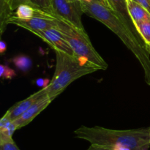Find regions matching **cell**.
Instances as JSON below:
<instances>
[{"label":"cell","mask_w":150,"mask_h":150,"mask_svg":"<svg viewBox=\"0 0 150 150\" xmlns=\"http://www.w3.org/2000/svg\"><path fill=\"white\" fill-rule=\"evenodd\" d=\"M83 13L102 23L120 38L140 62L144 72L145 81L150 85L149 53L137 37L122 21L115 12L99 2L80 1Z\"/></svg>","instance_id":"6da1fadb"},{"label":"cell","mask_w":150,"mask_h":150,"mask_svg":"<svg viewBox=\"0 0 150 150\" xmlns=\"http://www.w3.org/2000/svg\"><path fill=\"white\" fill-rule=\"evenodd\" d=\"M74 134L77 139L110 149L117 146H125L133 150H148L150 146L149 127L119 130L98 126H81L75 130Z\"/></svg>","instance_id":"7a4b0ae2"},{"label":"cell","mask_w":150,"mask_h":150,"mask_svg":"<svg viewBox=\"0 0 150 150\" xmlns=\"http://www.w3.org/2000/svg\"><path fill=\"white\" fill-rule=\"evenodd\" d=\"M55 72L47 86V93L51 100L55 99L76 79L100 70L84 59L61 51H55Z\"/></svg>","instance_id":"3957f363"},{"label":"cell","mask_w":150,"mask_h":150,"mask_svg":"<svg viewBox=\"0 0 150 150\" xmlns=\"http://www.w3.org/2000/svg\"><path fill=\"white\" fill-rule=\"evenodd\" d=\"M57 18L55 29L62 34L74 52L75 56L84 59L100 70H106L108 64L92 45L86 31L77 29L70 23Z\"/></svg>","instance_id":"277c9868"},{"label":"cell","mask_w":150,"mask_h":150,"mask_svg":"<svg viewBox=\"0 0 150 150\" xmlns=\"http://www.w3.org/2000/svg\"><path fill=\"white\" fill-rule=\"evenodd\" d=\"M51 3L54 15L77 29L85 31L81 21L83 12L79 0H51Z\"/></svg>","instance_id":"5b68a950"},{"label":"cell","mask_w":150,"mask_h":150,"mask_svg":"<svg viewBox=\"0 0 150 150\" xmlns=\"http://www.w3.org/2000/svg\"><path fill=\"white\" fill-rule=\"evenodd\" d=\"M9 23H13L19 27L27 29L30 32L33 31L45 30V29H56L57 26V18L54 15V17L52 18H40L33 17L31 18L22 19L18 18L15 16H11L8 20Z\"/></svg>","instance_id":"8992f818"},{"label":"cell","mask_w":150,"mask_h":150,"mask_svg":"<svg viewBox=\"0 0 150 150\" xmlns=\"http://www.w3.org/2000/svg\"><path fill=\"white\" fill-rule=\"evenodd\" d=\"M32 33L41 38L54 51H61L70 55L75 56L73 49L59 31L55 29H50L45 30L33 31Z\"/></svg>","instance_id":"52a82bcc"},{"label":"cell","mask_w":150,"mask_h":150,"mask_svg":"<svg viewBox=\"0 0 150 150\" xmlns=\"http://www.w3.org/2000/svg\"><path fill=\"white\" fill-rule=\"evenodd\" d=\"M52 101L53 100H51L48 97V94L38 100L21 117H19L18 118L13 121L16 129L18 130V129L23 127L24 126L29 124L37 116L39 115L45 108H46Z\"/></svg>","instance_id":"ba28073f"},{"label":"cell","mask_w":150,"mask_h":150,"mask_svg":"<svg viewBox=\"0 0 150 150\" xmlns=\"http://www.w3.org/2000/svg\"><path fill=\"white\" fill-rule=\"evenodd\" d=\"M108 6L111 10H114L116 14L119 16L122 21L125 23L127 27L133 32V33L137 37L141 42L143 44L144 46L146 48V45L144 41L143 40L141 35H139L133 20L129 13L127 8V0H106ZM147 50V49H146Z\"/></svg>","instance_id":"9c48e42d"},{"label":"cell","mask_w":150,"mask_h":150,"mask_svg":"<svg viewBox=\"0 0 150 150\" xmlns=\"http://www.w3.org/2000/svg\"><path fill=\"white\" fill-rule=\"evenodd\" d=\"M46 94H48L47 93V87L41 89L40 90L32 94L26 99L15 104L5 113V114L12 121H14L19 117H21L26 110L29 109L30 106H32L38 100H39L40 98L43 97Z\"/></svg>","instance_id":"30bf717a"},{"label":"cell","mask_w":150,"mask_h":150,"mask_svg":"<svg viewBox=\"0 0 150 150\" xmlns=\"http://www.w3.org/2000/svg\"><path fill=\"white\" fill-rule=\"evenodd\" d=\"M127 8L135 26L143 21L150 18L149 12L141 4L133 0H127Z\"/></svg>","instance_id":"8fae6325"},{"label":"cell","mask_w":150,"mask_h":150,"mask_svg":"<svg viewBox=\"0 0 150 150\" xmlns=\"http://www.w3.org/2000/svg\"><path fill=\"white\" fill-rule=\"evenodd\" d=\"M16 130L13 121L4 114L0 120V138H13Z\"/></svg>","instance_id":"7c38bea8"},{"label":"cell","mask_w":150,"mask_h":150,"mask_svg":"<svg viewBox=\"0 0 150 150\" xmlns=\"http://www.w3.org/2000/svg\"><path fill=\"white\" fill-rule=\"evenodd\" d=\"M136 29L146 45L147 51L150 50V18L143 21L136 25Z\"/></svg>","instance_id":"4fadbf2b"},{"label":"cell","mask_w":150,"mask_h":150,"mask_svg":"<svg viewBox=\"0 0 150 150\" xmlns=\"http://www.w3.org/2000/svg\"><path fill=\"white\" fill-rule=\"evenodd\" d=\"M12 62L19 70L24 73L29 71L32 65L31 59L25 55L17 56L12 59Z\"/></svg>","instance_id":"5bb4252c"},{"label":"cell","mask_w":150,"mask_h":150,"mask_svg":"<svg viewBox=\"0 0 150 150\" xmlns=\"http://www.w3.org/2000/svg\"><path fill=\"white\" fill-rule=\"evenodd\" d=\"M32 5L37 8L41 9L45 11L54 14L51 0H30Z\"/></svg>","instance_id":"9a60e30c"},{"label":"cell","mask_w":150,"mask_h":150,"mask_svg":"<svg viewBox=\"0 0 150 150\" xmlns=\"http://www.w3.org/2000/svg\"><path fill=\"white\" fill-rule=\"evenodd\" d=\"M0 150H20L13 138H0Z\"/></svg>","instance_id":"2e32d148"},{"label":"cell","mask_w":150,"mask_h":150,"mask_svg":"<svg viewBox=\"0 0 150 150\" xmlns=\"http://www.w3.org/2000/svg\"><path fill=\"white\" fill-rule=\"evenodd\" d=\"M16 76V73L13 69L7 64L0 65V77L2 79H13Z\"/></svg>","instance_id":"e0dca14e"},{"label":"cell","mask_w":150,"mask_h":150,"mask_svg":"<svg viewBox=\"0 0 150 150\" xmlns=\"http://www.w3.org/2000/svg\"><path fill=\"white\" fill-rule=\"evenodd\" d=\"M3 1L6 2V4L10 7L12 11L13 12H15V10L21 4H31V5H32L30 0H3Z\"/></svg>","instance_id":"ac0fdd59"},{"label":"cell","mask_w":150,"mask_h":150,"mask_svg":"<svg viewBox=\"0 0 150 150\" xmlns=\"http://www.w3.org/2000/svg\"><path fill=\"white\" fill-rule=\"evenodd\" d=\"M50 83H51V81L48 79H38L36 80V84L41 87V89L46 88L50 84Z\"/></svg>","instance_id":"d6986e66"},{"label":"cell","mask_w":150,"mask_h":150,"mask_svg":"<svg viewBox=\"0 0 150 150\" xmlns=\"http://www.w3.org/2000/svg\"><path fill=\"white\" fill-rule=\"evenodd\" d=\"M133 1L141 4L150 13V0H133Z\"/></svg>","instance_id":"ffe728a7"},{"label":"cell","mask_w":150,"mask_h":150,"mask_svg":"<svg viewBox=\"0 0 150 150\" xmlns=\"http://www.w3.org/2000/svg\"><path fill=\"white\" fill-rule=\"evenodd\" d=\"M86 150H111L109 148L105 147V146H98V145L95 144H91V146H89Z\"/></svg>","instance_id":"44dd1931"},{"label":"cell","mask_w":150,"mask_h":150,"mask_svg":"<svg viewBox=\"0 0 150 150\" xmlns=\"http://www.w3.org/2000/svg\"><path fill=\"white\" fill-rule=\"evenodd\" d=\"M79 1H86V2H93V1H95V2H99V3H100V4H104V5H105L106 7H109V6H108V3H107L106 0H79Z\"/></svg>","instance_id":"7402d4cb"},{"label":"cell","mask_w":150,"mask_h":150,"mask_svg":"<svg viewBox=\"0 0 150 150\" xmlns=\"http://www.w3.org/2000/svg\"><path fill=\"white\" fill-rule=\"evenodd\" d=\"M6 49H7V45H6L5 42L1 40L0 41V52H1V54L5 52Z\"/></svg>","instance_id":"603a6c76"},{"label":"cell","mask_w":150,"mask_h":150,"mask_svg":"<svg viewBox=\"0 0 150 150\" xmlns=\"http://www.w3.org/2000/svg\"><path fill=\"white\" fill-rule=\"evenodd\" d=\"M149 134H150V127H149Z\"/></svg>","instance_id":"cb8c5ba5"},{"label":"cell","mask_w":150,"mask_h":150,"mask_svg":"<svg viewBox=\"0 0 150 150\" xmlns=\"http://www.w3.org/2000/svg\"><path fill=\"white\" fill-rule=\"evenodd\" d=\"M149 54H150V50H149Z\"/></svg>","instance_id":"d4e9b609"}]
</instances>
